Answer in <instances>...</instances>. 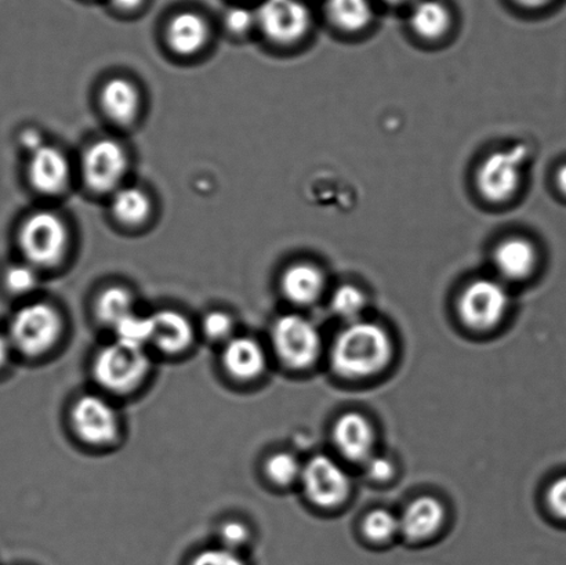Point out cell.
<instances>
[{
	"mask_svg": "<svg viewBox=\"0 0 566 565\" xmlns=\"http://www.w3.org/2000/svg\"><path fill=\"white\" fill-rule=\"evenodd\" d=\"M326 15L336 30L359 33L374 21L370 0H326Z\"/></svg>",
	"mask_w": 566,
	"mask_h": 565,
	"instance_id": "obj_23",
	"label": "cell"
},
{
	"mask_svg": "<svg viewBox=\"0 0 566 565\" xmlns=\"http://www.w3.org/2000/svg\"><path fill=\"white\" fill-rule=\"evenodd\" d=\"M205 335L212 341H230L232 329H234V321L224 312H212L203 318Z\"/></svg>",
	"mask_w": 566,
	"mask_h": 565,
	"instance_id": "obj_31",
	"label": "cell"
},
{
	"mask_svg": "<svg viewBox=\"0 0 566 565\" xmlns=\"http://www.w3.org/2000/svg\"><path fill=\"white\" fill-rule=\"evenodd\" d=\"M273 343L276 354L289 368L303 369L316 362L321 336L310 320L298 314L282 315L275 321Z\"/></svg>",
	"mask_w": 566,
	"mask_h": 565,
	"instance_id": "obj_8",
	"label": "cell"
},
{
	"mask_svg": "<svg viewBox=\"0 0 566 565\" xmlns=\"http://www.w3.org/2000/svg\"><path fill=\"white\" fill-rule=\"evenodd\" d=\"M547 503L558 519L566 520V475L554 481L548 489Z\"/></svg>",
	"mask_w": 566,
	"mask_h": 565,
	"instance_id": "obj_34",
	"label": "cell"
},
{
	"mask_svg": "<svg viewBox=\"0 0 566 565\" xmlns=\"http://www.w3.org/2000/svg\"><path fill=\"white\" fill-rule=\"evenodd\" d=\"M153 341L160 350L177 354L187 350L193 339L190 321L176 310H159L151 315Z\"/></svg>",
	"mask_w": 566,
	"mask_h": 565,
	"instance_id": "obj_19",
	"label": "cell"
},
{
	"mask_svg": "<svg viewBox=\"0 0 566 565\" xmlns=\"http://www.w3.org/2000/svg\"><path fill=\"white\" fill-rule=\"evenodd\" d=\"M220 538L223 542V547L227 550L235 551L237 547L247 544L249 538V530L245 524L241 522H227L220 529Z\"/></svg>",
	"mask_w": 566,
	"mask_h": 565,
	"instance_id": "obj_33",
	"label": "cell"
},
{
	"mask_svg": "<svg viewBox=\"0 0 566 565\" xmlns=\"http://www.w3.org/2000/svg\"><path fill=\"white\" fill-rule=\"evenodd\" d=\"M333 439L349 461L364 463L374 456V429L363 415L349 412L338 419Z\"/></svg>",
	"mask_w": 566,
	"mask_h": 565,
	"instance_id": "obj_16",
	"label": "cell"
},
{
	"mask_svg": "<svg viewBox=\"0 0 566 565\" xmlns=\"http://www.w3.org/2000/svg\"><path fill=\"white\" fill-rule=\"evenodd\" d=\"M305 495L316 506L335 508L348 495L349 479L340 464L329 457L318 456L305 464L302 472Z\"/></svg>",
	"mask_w": 566,
	"mask_h": 565,
	"instance_id": "obj_11",
	"label": "cell"
},
{
	"mask_svg": "<svg viewBox=\"0 0 566 565\" xmlns=\"http://www.w3.org/2000/svg\"><path fill=\"white\" fill-rule=\"evenodd\" d=\"M526 157L528 149L524 146L488 155L475 174V186L480 196L493 205L512 201L523 185Z\"/></svg>",
	"mask_w": 566,
	"mask_h": 565,
	"instance_id": "obj_4",
	"label": "cell"
},
{
	"mask_svg": "<svg viewBox=\"0 0 566 565\" xmlns=\"http://www.w3.org/2000/svg\"><path fill=\"white\" fill-rule=\"evenodd\" d=\"M510 306L507 287L496 280L470 282L459 299V313L471 328L485 331L501 323Z\"/></svg>",
	"mask_w": 566,
	"mask_h": 565,
	"instance_id": "obj_9",
	"label": "cell"
},
{
	"mask_svg": "<svg viewBox=\"0 0 566 565\" xmlns=\"http://www.w3.org/2000/svg\"><path fill=\"white\" fill-rule=\"evenodd\" d=\"M223 363L229 374L240 380H252L265 369L263 347L251 337H234L227 341Z\"/></svg>",
	"mask_w": 566,
	"mask_h": 565,
	"instance_id": "obj_21",
	"label": "cell"
},
{
	"mask_svg": "<svg viewBox=\"0 0 566 565\" xmlns=\"http://www.w3.org/2000/svg\"><path fill=\"white\" fill-rule=\"evenodd\" d=\"M191 565H245V563L237 555L235 551L218 547V550L199 553Z\"/></svg>",
	"mask_w": 566,
	"mask_h": 565,
	"instance_id": "obj_32",
	"label": "cell"
},
{
	"mask_svg": "<svg viewBox=\"0 0 566 565\" xmlns=\"http://www.w3.org/2000/svg\"><path fill=\"white\" fill-rule=\"evenodd\" d=\"M364 529L369 540L385 542L399 533V519L394 516L391 512L379 509V511L369 513V516L365 520Z\"/></svg>",
	"mask_w": 566,
	"mask_h": 565,
	"instance_id": "obj_29",
	"label": "cell"
},
{
	"mask_svg": "<svg viewBox=\"0 0 566 565\" xmlns=\"http://www.w3.org/2000/svg\"><path fill=\"white\" fill-rule=\"evenodd\" d=\"M265 470L275 484L289 485L302 478L303 467L292 453L281 452L269 459Z\"/></svg>",
	"mask_w": 566,
	"mask_h": 565,
	"instance_id": "obj_28",
	"label": "cell"
},
{
	"mask_svg": "<svg viewBox=\"0 0 566 565\" xmlns=\"http://www.w3.org/2000/svg\"><path fill=\"white\" fill-rule=\"evenodd\" d=\"M382 2H386L387 4H391V6H403V4L415 3L416 0H382Z\"/></svg>",
	"mask_w": 566,
	"mask_h": 565,
	"instance_id": "obj_41",
	"label": "cell"
},
{
	"mask_svg": "<svg viewBox=\"0 0 566 565\" xmlns=\"http://www.w3.org/2000/svg\"><path fill=\"white\" fill-rule=\"evenodd\" d=\"M109 2L115 9L122 11H135L142 8L144 0H109Z\"/></svg>",
	"mask_w": 566,
	"mask_h": 565,
	"instance_id": "obj_38",
	"label": "cell"
},
{
	"mask_svg": "<svg viewBox=\"0 0 566 565\" xmlns=\"http://www.w3.org/2000/svg\"><path fill=\"white\" fill-rule=\"evenodd\" d=\"M366 306V296L359 287L354 285H342L337 287L332 296V310L338 317L354 323L359 320Z\"/></svg>",
	"mask_w": 566,
	"mask_h": 565,
	"instance_id": "obj_26",
	"label": "cell"
},
{
	"mask_svg": "<svg viewBox=\"0 0 566 565\" xmlns=\"http://www.w3.org/2000/svg\"><path fill=\"white\" fill-rule=\"evenodd\" d=\"M17 243L24 262L33 268H57L70 252V226L54 210L39 209L22 220L17 232Z\"/></svg>",
	"mask_w": 566,
	"mask_h": 565,
	"instance_id": "obj_2",
	"label": "cell"
},
{
	"mask_svg": "<svg viewBox=\"0 0 566 565\" xmlns=\"http://www.w3.org/2000/svg\"><path fill=\"white\" fill-rule=\"evenodd\" d=\"M446 511L440 501L423 496L413 501L399 517V533L410 541L429 538L440 530Z\"/></svg>",
	"mask_w": 566,
	"mask_h": 565,
	"instance_id": "obj_20",
	"label": "cell"
},
{
	"mask_svg": "<svg viewBox=\"0 0 566 565\" xmlns=\"http://www.w3.org/2000/svg\"><path fill=\"white\" fill-rule=\"evenodd\" d=\"M539 263L535 243L524 237H509L493 251V264L504 280L520 282L530 279Z\"/></svg>",
	"mask_w": 566,
	"mask_h": 565,
	"instance_id": "obj_15",
	"label": "cell"
},
{
	"mask_svg": "<svg viewBox=\"0 0 566 565\" xmlns=\"http://www.w3.org/2000/svg\"><path fill=\"white\" fill-rule=\"evenodd\" d=\"M116 342L135 347H143L153 341L151 315L132 313L114 326Z\"/></svg>",
	"mask_w": 566,
	"mask_h": 565,
	"instance_id": "obj_25",
	"label": "cell"
},
{
	"mask_svg": "<svg viewBox=\"0 0 566 565\" xmlns=\"http://www.w3.org/2000/svg\"><path fill=\"white\" fill-rule=\"evenodd\" d=\"M556 185L558 191L562 192L564 197H566V164L557 170Z\"/></svg>",
	"mask_w": 566,
	"mask_h": 565,
	"instance_id": "obj_40",
	"label": "cell"
},
{
	"mask_svg": "<svg viewBox=\"0 0 566 565\" xmlns=\"http://www.w3.org/2000/svg\"><path fill=\"white\" fill-rule=\"evenodd\" d=\"M281 290L289 302L297 306H308L318 301L324 292L325 275L313 263H293L282 273Z\"/></svg>",
	"mask_w": 566,
	"mask_h": 565,
	"instance_id": "obj_18",
	"label": "cell"
},
{
	"mask_svg": "<svg viewBox=\"0 0 566 565\" xmlns=\"http://www.w3.org/2000/svg\"><path fill=\"white\" fill-rule=\"evenodd\" d=\"M130 155L114 137H98L87 144L80 160L83 185L96 196H111L126 185Z\"/></svg>",
	"mask_w": 566,
	"mask_h": 565,
	"instance_id": "obj_3",
	"label": "cell"
},
{
	"mask_svg": "<svg viewBox=\"0 0 566 565\" xmlns=\"http://www.w3.org/2000/svg\"><path fill=\"white\" fill-rule=\"evenodd\" d=\"M391 358V342L381 326L354 321L337 336L332 350L336 373L346 378H366L380 373Z\"/></svg>",
	"mask_w": 566,
	"mask_h": 565,
	"instance_id": "obj_1",
	"label": "cell"
},
{
	"mask_svg": "<svg viewBox=\"0 0 566 565\" xmlns=\"http://www.w3.org/2000/svg\"><path fill=\"white\" fill-rule=\"evenodd\" d=\"M364 464L369 478L377 481L390 479L394 472L392 463L386 458L375 456V453L366 459Z\"/></svg>",
	"mask_w": 566,
	"mask_h": 565,
	"instance_id": "obj_35",
	"label": "cell"
},
{
	"mask_svg": "<svg viewBox=\"0 0 566 565\" xmlns=\"http://www.w3.org/2000/svg\"><path fill=\"white\" fill-rule=\"evenodd\" d=\"M3 282L13 295H28L39 285V270L22 260L4 270Z\"/></svg>",
	"mask_w": 566,
	"mask_h": 565,
	"instance_id": "obj_27",
	"label": "cell"
},
{
	"mask_svg": "<svg viewBox=\"0 0 566 565\" xmlns=\"http://www.w3.org/2000/svg\"><path fill=\"white\" fill-rule=\"evenodd\" d=\"M313 19L302 0H264L256 10V27L270 43L294 46L308 35Z\"/></svg>",
	"mask_w": 566,
	"mask_h": 565,
	"instance_id": "obj_7",
	"label": "cell"
},
{
	"mask_svg": "<svg viewBox=\"0 0 566 565\" xmlns=\"http://www.w3.org/2000/svg\"><path fill=\"white\" fill-rule=\"evenodd\" d=\"M109 212L116 223L126 229H138L148 223L154 213L153 197L146 188L124 185L109 196Z\"/></svg>",
	"mask_w": 566,
	"mask_h": 565,
	"instance_id": "obj_17",
	"label": "cell"
},
{
	"mask_svg": "<svg viewBox=\"0 0 566 565\" xmlns=\"http://www.w3.org/2000/svg\"><path fill=\"white\" fill-rule=\"evenodd\" d=\"M10 346L11 342L6 339L4 336L0 335V367H2L6 362H8L10 356Z\"/></svg>",
	"mask_w": 566,
	"mask_h": 565,
	"instance_id": "obj_39",
	"label": "cell"
},
{
	"mask_svg": "<svg viewBox=\"0 0 566 565\" xmlns=\"http://www.w3.org/2000/svg\"><path fill=\"white\" fill-rule=\"evenodd\" d=\"M409 25L421 41L438 42L451 31L452 14L440 0H416Z\"/></svg>",
	"mask_w": 566,
	"mask_h": 565,
	"instance_id": "obj_22",
	"label": "cell"
},
{
	"mask_svg": "<svg viewBox=\"0 0 566 565\" xmlns=\"http://www.w3.org/2000/svg\"><path fill=\"white\" fill-rule=\"evenodd\" d=\"M21 146L25 149L28 155L35 153L36 149L41 148L43 144H46L44 142V138L41 135V132H38L35 129H25L21 133Z\"/></svg>",
	"mask_w": 566,
	"mask_h": 565,
	"instance_id": "obj_36",
	"label": "cell"
},
{
	"mask_svg": "<svg viewBox=\"0 0 566 565\" xmlns=\"http://www.w3.org/2000/svg\"><path fill=\"white\" fill-rule=\"evenodd\" d=\"M224 24L232 35H247L256 27V10L242 8H231L224 17Z\"/></svg>",
	"mask_w": 566,
	"mask_h": 565,
	"instance_id": "obj_30",
	"label": "cell"
},
{
	"mask_svg": "<svg viewBox=\"0 0 566 565\" xmlns=\"http://www.w3.org/2000/svg\"><path fill=\"white\" fill-rule=\"evenodd\" d=\"M149 370V358L143 347L115 342L104 347L94 359V379L103 389L124 395L135 390Z\"/></svg>",
	"mask_w": 566,
	"mask_h": 565,
	"instance_id": "obj_5",
	"label": "cell"
},
{
	"mask_svg": "<svg viewBox=\"0 0 566 565\" xmlns=\"http://www.w3.org/2000/svg\"><path fill=\"white\" fill-rule=\"evenodd\" d=\"M210 28L205 17L196 11H180L166 25L165 42L171 53L179 57H196L208 48Z\"/></svg>",
	"mask_w": 566,
	"mask_h": 565,
	"instance_id": "obj_14",
	"label": "cell"
},
{
	"mask_svg": "<svg viewBox=\"0 0 566 565\" xmlns=\"http://www.w3.org/2000/svg\"><path fill=\"white\" fill-rule=\"evenodd\" d=\"M135 313V296L122 285H111L99 293L96 301V314L103 324L114 326Z\"/></svg>",
	"mask_w": 566,
	"mask_h": 565,
	"instance_id": "obj_24",
	"label": "cell"
},
{
	"mask_svg": "<svg viewBox=\"0 0 566 565\" xmlns=\"http://www.w3.org/2000/svg\"><path fill=\"white\" fill-rule=\"evenodd\" d=\"M61 329L63 323L57 310L35 302L15 313L10 325V342L25 356H42L59 341Z\"/></svg>",
	"mask_w": 566,
	"mask_h": 565,
	"instance_id": "obj_6",
	"label": "cell"
},
{
	"mask_svg": "<svg viewBox=\"0 0 566 565\" xmlns=\"http://www.w3.org/2000/svg\"><path fill=\"white\" fill-rule=\"evenodd\" d=\"M513 2L525 10H541L547 8L554 0H513Z\"/></svg>",
	"mask_w": 566,
	"mask_h": 565,
	"instance_id": "obj_37",
	"label": "cell"
},
{
	"mask_svg": "<svg viewBox=\"0 0 566 565\" xmlns=\"http://www.w3.org/2000/svg\"><path fill=\"white\" fill-rule=\"evenodd\" d=\"M71 419L76 435L87 444L107 446L118 437V412L103 397H81L72 408Z\"/></svg>",
	"mask_w": 566,
	"mask_h": 565,
	"instance_id": "obj_10",
	"label": "cell"
},
{
	"mask_svg": "<svg viewBox=\"0 0 566 565\" xmlns=\"http://www.w3.org/2000/svg\"><path fill=\"white\" fill-rule=\"evenodd\" d=\"M27 177L33 191L43 197H59L69 190L72 165L63 149L46 143L28 155Z\"/></svg>",
	"mask_w": 566,
	"mask_h": 565,
	"instance_id": "obj_12",
	"label": "cell"
},
{
	"mask_svg": "<svg viewBox=\"0 0 566 565\" xmlns=\"http://www.w3.org/2000/svg\"><path fill=\"white\" fill-rule=\"evenodd\" d=\"M98 105L111 124L126 127L135 124L143 108L140 88L126 76H111L98 91Z\"/></svg>",
	"mask_w": 566,
	"mask_h": 565,
	"instance_id": "obj_13",
	"label": "cell"
}]
</instances>
